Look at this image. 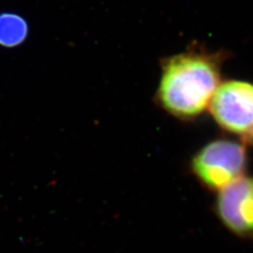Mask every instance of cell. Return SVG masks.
<instances>
[{
  "mask_svg": "<svg viewBox=\"0 0 253 253\" xmlns=\"http://www.w3.org/2000/svg\"><path fill=\"white\" fill-rule=\"evenodd\" d=\"M228 57L223 51L209 52L191 47L162 60L156 103L182 121H191L208 110L221 83V68Z\"/></svg>",
  "mask_w": 253,
  "mask_h": 253,
  "instance_id": "1",
  "label": "cell"
},
{
  "mask_svg": "<svg viewBox=\"0 0 253 253\" xmlns=\"http://www.w3.org/2000/svg\"><path fill=\"white\" fill-rule=\"evenodd\" d=\"M247 165L244 142L220 138L209 142L192 157L190 169L202 186L217 192L243 176Z\"/></svg>",
  "mask_w": 253,
  "mask_h": 253,
  "instance_id": "2",
  "label": "cell"
},
{
  "mask_svg": "<svg viewBox=\"0 0 253 253\" xmlns=\"http://www.w3.org/2000/svg\"><path fill=\"white\" fill-rule=\"evenodd\" d=\"M208 110L220 128L244 138L253 129V84L240 80L221 82Z\"/></svg>",
  "mask_w": 253,
  "mask_h": 253,
  "instance_id": "3",
  "label": "cell"
},
{
  "mask_svg": "<svg viewBox=\"0 0 253 253\" xmlns=\"http://www.w3.org/2000/svg\"><path fill=\"white\" fill-rule=\"evenodd\" d=\"M214 209L227 230L253 241V174H244L217 191Z\"/></svg>",
  "mask_w": 253,
  "mask_h": 253,
  "instance_id": "4",
  "label": "cell"
},
{
  "mask_svg": "<svg viewBox=\"0 0 253 253\" xmlns=\"http://www.w3.org/2000/svg\"><path fill=\"white\" fill-rule=\"evenodd\" d=\"M28 35L27 19L13 11L0 12V46L15 48L24 43Z\"/></svg>",
  "mask_w": 253,
  "mask_h": 253,
  "instance_id": "5",
  "label": "cell"
},
{
  "mask_svg": "<svg viewBox=\"0 0 253 253\" xmlns=\"http://www.w3.org/2000/svg\"><path fill=\"white\" fill-rule=\"evenodd\" d=\"M241 141L244 142L246 145H251L253 146V129L248 135L245 136L244 138H242Z\"/></svg>",
  "mask_w": 253,
  "mask_h": 253,
  "instance_id": "6",
  "label": "cell"
}]
</instances>
